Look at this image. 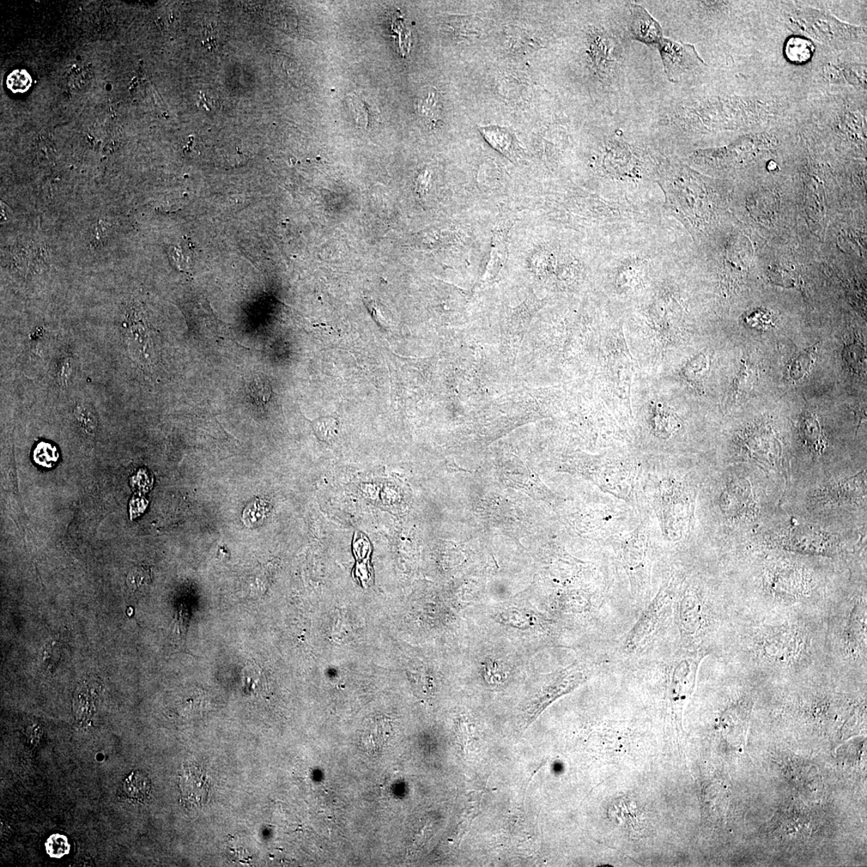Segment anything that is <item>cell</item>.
<instances>
[{"instance_id":"16","label":"cell","mask_w":867,"mask_h":867,"mask_svg":"<svg viewBox=\"0 0 867 867\" xmlns=\"http://www.w3.org/2000/svg\"><path fill=\"white\" fill-rule=\"evenodd\" d=\"M815 51V47L812 42L802 36H792L788 39L784 47L786 59L795 65L810 62Z\"/></svg>"},{"instance_id":"17","label":"cell","mask_w":867,"mask_h":867,"mask_svg":"<svg viewBox=\"0 0 867 867\" xmlns=\"http://www.w3.org/2000/svg\"><path fill=\"white\" fill-rule=\"evenodd\" d=\"M856 479V480H854V478L850 479L845 482L839 483L833 487L822 491L820 495L817 496L818 503L827 505L828 503L839 502L840 499H851V497L856 496L859 493L858 488L861 487V485L858 482L861 480H858V477Z\"/></svg>"},{"instance_id":"4","label":"cell","mask_w":867,"mask_h":867,"mask_svg":"<svg viewBox=\"0 0 867 867\" xmlns=\"http://www.w3.org/2000/svg\"><path fill=\"white\" fill-rule=\"evenodd\" d=\"M654 507L664 536L678 542L688 531L694 509L692 490L686 481L669 477L659 482Z\"/></svg>"},{"instance_id":"19","label":"cell","mask_w":867,"mask_h":867,"mask_svg":"<svg viewBox=\"0 0 867 867\" xmlns=\"http://www.w3.org/2000/svg\"><path fill=\"white\" fill-rule=\"evenodd\" d=\"M481 131L488 142L492 145L496 150L508 157L514 155L516 147H515L514 139L510 133L504 129L497 128V127L483 128Z\"/></svg>"},{"instance_id":"30","label":"cell","mask_w":867,"mask_h":867,"mask_svg":"<svg viewBox=\"0 0 867 867\" xmlns=\"http://www.w3.org/2000/svg\"><path fill=\"white\" fill-rule=\"evenodd\" d=\"M31 84V77L26 71H15L8 78V86L13 92L22 93Z\"/></svg>"},{"instance_id":"25","label":"cell","mask_w":867,"mask_h":867,"mask_svg":"<svg viewBox=\"0 0 867 867\" xmlns=\"http://www.w3.org/2000/svg\"><path fill=\"white\" fill-rule=\"evenodd\" d=\"M35 462L45 468H52L59 459V453L55 446L47 442H40L35 447L33 453Z\"/></svg>"},{"instance_id":"7","label":"cell","mask_w":867,"mask_h":867,"mask_svg":"<svg viewBox=\"0 0 867 867\" xmlns=\"http://www.w3.org/2000/svg\"><path fill=\"white\" fill-rule=\"evenodd\" d=\"M683 578L678 574H672L661 586L656 595L644 605V610L630 630L624 644L626 653H637L651 642L652 637L657 632L666 608L674 603Z\"/></svg>"},{"instance_id":"31","label":"cell","mask_w":867,"mask_h":867,"mask_svg":"<svg viewBox=\"0 0 867 867\" xmlns=\"http://www.w3.org/2000/svg\"><path fill=\"white\" fill-rule=\"evenodd\" d=\"M437 99L435 93H429L427 98L423 99L420 104V111L423 112V116L433 117L437 112Z\"/></svg>"},{"instance_id":"13","label":"cell","mask_w":867,"mask_h":867,"mask_svg":"<svg viewBox=\"0 0 867 867\" xmlns=\"http://www.w3.org/2000/svg\"><path fill=\"white\" fill-rule=\"evenodd\" d=\"M650 423L653 433L661 440L670 439L681 427L676 411L663 403L654 405Z\"/></svg>"},{"instance_id":"12","label":"cell","mask_w":867,"mask_h":867,"mask_svg":"<svg viewBox=\"0 0 867 867\" xmlns=\"http://www.w3.org/2000/svg\"><path fill=\"white\" fill-rule=\"evenodd\" d=\"M629 28L634 40L647 45H658L664 38L660 24L639 5L630 4Z\"/></svg>"},{"instance_id":"33","label":"cell","mask_w":867,"mask_h":867,"mask_svg":"<svg viewBox=\"0 0 867 867\" xmlns=\"http://www.w3.org/2000/svg\"><path fill=\"white\" fill-rule=\"evenodd\" d=\"M748 324L751 326H755L756 328H758V327H759V328H763V327L773 325L771 318H769L767 313L763 312H762L761 318V312L753 313V315L748 318Z\"/></svg>"},{"instance_id":"1","label":"cell","mask_w":867,"mask_h":867,"mask_svg":"<svg viewBox=\"0 0 867 867\" xmlns=\"http://www.w3.org/2000/svg\"><path fill=\"white\" fill-rule=\"evenodd\" d=\"M736 621L739 671L799 677L829 669L826 615L744 610Z\"/></svg>"},{"instance_id":"22","label":"cell","mask_w":867,"mask_h":867,"mask_svg":"<svg viewBox=\"0 0 867 867\" xmlns=\"http://www.w3.org/2000/svg\"><path fill=\"white\" fill-rule=\"evenodd\" d=\"M756 379V371L749 363L744 362L733 384V396L735 399L747 396L753 388Z\"/></svg>"},{"instance_id":"10","label":"cell","mask_w":867,"mask_h":867,"mask_svg":"<svg viewBox=\"0 0 867 867\" xmlns=\"http://www.w3.org/2000/svg\"><path fill=\"white\" fill-rule=\"evenodd\" d=\"M748 481H733L720 496L721 509L727 517L749 518L755 513V502Z\"/></svg>"},{"instance_id":"15","label":"cell","mask_w":867,"mask_h":867,"mask_svg":"<svg viewBox=\"0 0 867 867\" xmlns=\"http://www.w3.org/2000/svg\"><path fill=\"white\" fill-rule=\"evenodd\" d=\"M181 783L183 794L187 793L189 797L191 793L192 794L191 801L193 802L203 803L207 798L209 790L208 782L197 767L188 768L187 771H184Z\"/></svg>"},{"instance_id":"21","label":"cell","mask_w":867,"mask_h":867,"mask_svg":"<svg viewBox=\"0 0 867 867\" xmlns=\"http://www.w3.org/2000/svg\"><path fill=\"white\" fill-rule=\"evenodd\" d=\"M842 357L854 374H860L866 371V349L863 344L857 339L846 345Z\"/></svg>"},{"instance_id":"18","label":"cell","mask_w":867,"mask_h":867,"mask_svg":"<svg viewBox=\"0 0 867 867\" xmlns=\"http://www.w3.org/2000/svg\"><path fill=\"white\" fill-rule=\"evenodd\" d=\"M802 432L805 441L815 452L820 453L826 447L820 422L814 415H806L802 421Z\"/></svg>"},{"instance_id":"11","label":"cell","mask_w":867,"mask_h":867,"mask_svg":"<svg viewBox=\"0 0 867 867\" xmlns=\"http://www.w3.org/2000/svg\"><path fill=\"white\" fill-rule=\"evenodd\" d=\"M833 537L823 535L820 532L810 529L793 530L785 537L783 544L786 549L802 553L828 555L836 551Z\"/></svg>"},{"instance_id":"8","label":"cell","mask_w":867,"mask_h":867,"mask_svg":"<svg viewBox=\"0 0 867 867\" xmlns=\"http://www.w3.org/2000/svg\"><path fill=\"white\" fill-rule=\"evenodd\" d=\"M790 21L799 31L824 44L842 45L866 35V30L845 23L832 15L816 9L793 11Z\"/></svg>"},{"instance_id":"14","label":"cell","mask_w":867,"mask_h":867,"mask_svg":"<svg viewBox=\"0 0 867 867\" xmlns=\"http://www.w3.org/2000/svg\"><path fill=\"white\" fill-rule=\"evenodd\" d=\"M152 790V783L147 774L135 769L127 776L121 785V792L126 799L138 803L147 800Z\"/></svg>"},{"instance_id":"23","label":"cell","mask_w":867,"mask_h":867,"mask_svg":"<svg viewBox=\"0 0 867 867\" xmlns=\"http://www.w3.org/2000/svg\"><path fill=\"white\" fill-rule=\"evenodd\" d=\"M269 512L268 503L263 500H254L246 507L242 519L247 527H258L263 524Z\"/></svg>"},{"instance_id":"6","label":"cell","mask_w":867,"mask_h":867,"mask_svg":"<svg viewBox=\"0 0 867 867\" xmlns=\"http://www.w3.org/2000/svg\"><path fill=\"white\" fill-rule=\"evenodd\" d=\"M649 539L644 525L618 538L614 547L627 575L630 591L639 606L647 603L651 583Z\"/></svg>"},{"instance_id":"20","label":"cell","mask_w":867,"mask_h":867,"mask_svg":"<svg viewBox=\"0 0 867 867\" xmlns=\"http://www.w3.org/2000/svg\"><path fill=\"white\" fill-rule=\"evenodd\" d=\"M817 354V347L812 345V347L805 349L800 354L793 357L788 371L790 379L798 381L804 379L810 372V369L814 364Z\"/></svg>"},{"instance_id":"28","label":"cell","mask_w":867,"mask_h":867,"mask_svg":"<svg viewBox=\"0 0 867 867\" xmlns=\"http://www.w3.org/2000/svg\"><path fill=\"white\" fill-rule=\"evenodd\" d=\"M75 415L83 432L89 436H94L96 432V427H98V420H96L94 411L88 406L80 405L76 410Z\"/></svg>"},{"instance_id":"27","label":"cell","mask_w":867,"mask_h":867,"mask_svg":"<svg viewBox=\"0 0 867 867\" xmlns=\"http://www.w3.org/2000/svg\"><path fill=\"white\" fill-rule=\"evenodd\" d=\"M45 849L51 858H60L69 853L70 844L65 835L55 834L47 839Z\"/></svg>"},{"instance_id":"24","label":"cell","mask_w":867,"mask_h":867,"mask_svg":"<svg viewBox=\"0 0 867 867\" xmlns=\"http://www.w3.org/2000/svg\"><path fill=\"white\" fill-rule=\"evenodd\" d=\"M152 581V574L151 569L147 566L139 565L133 567L127 576L126 583L130 589L138 591L141 588L149 586Z\"/></svg>"},{"instance_id":"3","label":"cell","mask_w":867,"mask_h":867,"mask_svg":"<svg viewBox=\"0 0 867 867\" xmlns=\"http://www.w3.org/2000/svg\"><path fill=\"white\" fill-rule=\"evenodd\" d=\"M682 648H702L712 627V604L701 588L683 578L674 600Z\"/></svg>"},{"instance_id":"36","label":"cell","mask_w":867,"mask_h":867,"mask_svg":"<svg viewBox=\"0 0 867 867\" xmlns=\"http://www.w3.org/2000/svg\"><path fill=\"white\" fill-rule=\"evenodd\" d=\"M131 610H133V609H132V608H129V609H128V610H127V612H128V613H127V614H128V615H130V614H131Z\"/></svg>"},{"instance_id":"35","label":"cell","mask_w":867,"mask_h":867,"mask_svg":"<svg viewBox=\"0 0 867 867\" xmlns=\"http://www.w3.org/2000/svg\"><path fill=\"white\" fill-rule=\"evenodd\" d=\"M393 23L396 24V31L397 35L399 36L398 41V46L400 47V50H403V40H404V41H408L409 40V38H406V36H405V28H403V26L401 23V22L399 21L398 18H397L396 21H393Z\"/></svg>"},{"instance_id":"9","label":"cell","mask_w":867,"mask_h":867,"mask_svg":"<svg viewBox=\"0 0 867 867\" xmlns=\"http://www.w3.org/2000/svg\"><path fill=\"white\" fill-rule=\"evenodd\" d=\"M658 47L666 76L671 82L676 83L683 74L705 65L693 45L664 38Z\"/></svg>"},{"instance_id":"32","label":"cell","mask_w":867,"mask_h":867,"mask_svg":"<svg viewBox=\"0 0 867 867\" xmlns=\"http://www.w3.org/2000/svg\"><path fill=\"white\" fill-rule=\"evenodd\" d=\"M688 366L687 369L688 377L699 378L705 371L707 367L706 357L705 356L696 357Z\"/></svg>"},{"instance_id":"2","label":"cell","mask_w":867,"mask_h":867,"mask_svg":"<svg viewBox=\"0 0 867 867\" xmlns=\"http://www.w3.org/2000/svg\"><path fill=\"white\" fill-rule=\"evenodd\" d=\"M829 605L827 612L828 668L835 672H866V594L849 596Z\"/></svg>"},{"instance_id":"34","label":"cell","mask_w":867,"mask_h":867,"mask_svg":"<svg viewBox=\"0 0 867 867\" xmlns=\"http://www.w3.org/2000/svg\"><path fill=\"white\" fill-rule=\"evenodd\" d=\"M429 181H430V174L427 171L423 172L420 175H418V177L416 179L415 185H416V191L418 195H420V198H423V196H425V194L427 192L428 188H429Z\"/></svg>"},{"instance_id":"5","label":"cell","mask_w":867,"mask_h":867,"mask_svg":"<svg viewBox=\"0 0 867 867\" xmlns=\"http://www.w3.org/2000/svg\"><path fill=\"white\" fill-rule=\"evenodd\" d=\"M710 654L709 648H682L670 664L666 700L678 731L682 729L684 708L694 692L701 663Z\"/></svg>"},{"instance_id":"29","label":"cell","mask_w":867,"mask_h":867,"mask_svg":"<svg viewBox=\"0 0 867 867\" xmlns=\"http://www.w3.org/2000/svg\"><path fill=\"white\" fill-rule=\"evenodd\" d=\"M68 81L72 89L86 88L89 82V72L84 67L76 65L69 72Z\"/></svg>"},{"instance_id":"26","label":"cell","mask_w":867,"mask_h":867,"mask_svg":"<svg viewBox=\"0 0 867 867\" xmlns=\"http://www.w3.org/2000/svg\"><path fill=\"white\" fill-rule=\"evenodd\" d=\"M248 395L259 405H265L271 398L272 387L269 381L257 378L248 386Z\"/></svg>"}]
</instances>
